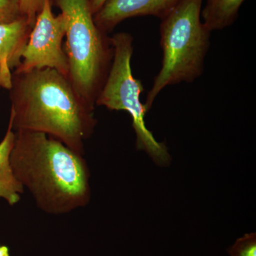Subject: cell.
I'll list each match as a JSON object with an SVG mask.
<instances>
[{"label":"cell","instance_id":"obj_1","mask_svg":"<svg viewBox=\"0 0 256 256\" xmlns=\"http://www.w3.org/2000/svg\"><path fill=\"white\" fill-rule=\"evenodd\" d=\"M9 124L14 132L44 133L84 156L94 134L95 109L75 90L68 77L44 68L13 72Z\"/></svg>","mask_w":256,"mask_h":256},{"label":"cell","instance_id":"obj_2","mask_svg":"<svg viewBox=\"0 0 256 256\" xmlns=\"http://www.w3.org/2000/svg\"><path fill=\"white\" fill-rule=\"evenodd\" d=\"M15 133L12 166L38 208L48 214L63 215L86 206L92 188L84 156L44 133Z\"/></svg>","mask_w":256,"mask_h":256},{"label":"cell","instance_id":"obj_3","mask_svg":"<svg viewBox=\"0 0 256 256\" xmlns=\"http://www.w3.org/2000/svg\"><path fill=\"white\" fill-rule=\"evenodd\" d=\"M204 0H183L160 24L162 60L159 74L146 96L148 112L160 92L182 82L192 84L204 70L210 34L202 20Z\"/></svg>","mask_w":256,"mask_h":256},{"label":"cell","instance_id":"obj_4","mask_svg":"<svg viewBox=\"0 0 256 256\" xmlns=\"http://www.w3.org/2000/svg\"><path fill=\"white\" fill-rule=\"evenodd\" d=\"M54 2L65 18L69 80L82 100L95 109L114 60L110 37L96 25L90 0Z\"/></svg>","mask_w":256,"mask_h":256},{"label":"cell","instance_id":"obj_5","mask_svg":"<svg viewBox=\"0 0 256 256\" xmlns=\"http://www.w3.org/2000/svg\"><path fill=\"white\" fill-rule=\"evenodd\" d=\"M110 40L114 47V60L96 106L128 112L132 119L138 150L146 152L158 166H169L172 156L168 148L164 143L156 141L146 126V116L148 111L140 100L144 87L140 80L133 76L131 66L134 38L130 34L121 32L110 37Z\"/></svg>","mask_w":256,"mask_h":256},{"label":"cell","instance_id":"obj_6","mask_svg":"<svg viewBox=\"0 0 256 256\" xmlns=\"http://www.w3.org/2000/svg\"><path fill=\"white\" fill-rule=\"evenodd\" d=\"M65 36V18L62 14L56 16L52 0H44L23 50L21 63L15 70L50 68L68 77V56L63 46Z\"/></svg>","mask_w":256,"mask_h":256},{"label":"cell","instance_id":"obj_7","mask_svg":"<svg viewBox=\"0 0 256 256\" xmlns=\"http://www.w3.org/2000/svg\"><path fill=\"white\" fill-rule=\"evenodd\" d=\"M183 0H108L95 15L94 20L101 31L108 34L128 18L154 16L162 20Z\"/></svg>","mask_w":256,"mask_h":256},{"label":"cell","instance_id":"obj_8","mask_svg":"<svg viewBox=\"0 0 256 256\" xmlns=\"http://www.w3.org/2000/svg\"><path fill=\"white\" fill-rule=\"evenodd\" d=\"M32 26L24 18L10 24H0V90H10L13 72L22 60Z\"/></svg>","mask_w":256,"mask_h":256},{"label":"cell","instance_id":"obj_9","mask_svg":"<svg viewBox=\"0 0 256 256\" xmlns=\"http://www.w3.org/2000/svg\"><path fill=\"white\" fill-rule=\"evenodd\" d=\"M15 139L16 133L9 124L4 137L0 142V200H4L12 206L21 202L25 190L16 178L11 164Z\"/></svg>","mask_w":256,"mask_h":256},{"label":"cell","instance_id":"obj_10","mask_svg":"<svg viewBox=\"0 0 256 256\" xmlns=\"http://www.w3.org/2000/svg\"><path fill=\"white\" fill-rule=\"evenodd\" d=\"M246 0H206L202 10V20L210 32L229 28L238 18Z\"/></svg>","mask_w":256,"mask_h":256},{"label":"cell","instance_id":"obj_11","mask_svg":"<svg viewBox=\"0 0 256 256\" xmlns=\"http://www.w3.org/2000/svg\"><path fill=\"white\" fill-rule=\"evenodd\" d=\"M230 256H256V234H245L228 250Z\"/></svg>","mask_w":256,"mask_h":256},{"label":"cell","instance_id":"obj_12","mask_svg":"<svg viewBox=\"0 0 256 256\" xmlns=\"http://www.w3.org/2000/svg\"><path fill=\"white\" fill-rule=\"evenodd\" d=\"M22 18L18 0H0V24H10Z\"/></svg>","mask_w":256,"mask_h":256},{"label":"cell","instance_id":"obj_13","mask_svg":"<svg viewBox=\"0 0 256 256\" xmlns=\"http://www.w3.org/2000/svg\"><path fill=\"white\" fill-rule=\"evenodd\" d=\"M44 1V0H18L22 15L28 20L32 28L41 11Z\"/></svg>","mask_w":256,"mask_h":256},{"label":"cell","instance_id":"obj_14","mask_svg":"<svg viewBox=\"0 0 256 256\" xmlns=\"http://www.w3.org/2000/svg\"><path fill=\"white\" fill-rule=\"evenodd\" d=\"M108 0H90V6L94 15L107 2Z\"/></svg>","mask_w":256,"mask_h":256},{"label":"cell","instance_id":"obj_15","mask_svg":"<svg viewBox=\"0 0 256 256\" xmlns=\"http://www.w3.org/2000/svg\"><path fill=\"white\" fill-rule=\"evenodd\" d=\"M0 256H11L9 247L0 245Z\"/></svg>","mask_w":256,"mask_h":256}]
</instances>
